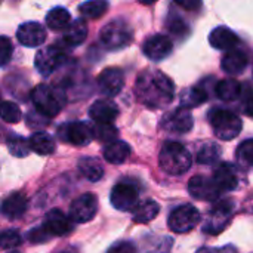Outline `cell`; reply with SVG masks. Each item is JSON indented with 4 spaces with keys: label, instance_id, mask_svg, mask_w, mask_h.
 I'll return each mask as SVG.
<instances>
[{
    "label": "cell",
    "instance_id": "cell-42",
    "mask_svg": "<svg viewBox=\"0 0 253 253\" xmlns=\"http://www.w3.org/2000/svg\"><path fill=\"white\" fill-rule=\"evenodd\" d=\"M169 30L172 33H182L185 30V22L179 18H175L170 24H169Z\"/></svg>",
    "mask_w": 253,
    "mask_h": 253
},
{
    "label": "cell",
    "instance_id": "cell-22",
    "mask_svg": "<svg viewBox=\"0 0 253 253\" xmlns=\"http://www.w3.org/2000/svg\"><path fill=\"white\" fill-rule=\"evenodd\" d=\"M221 67L228 74H240L248 67V55L243 50L231 49L222 56Z\"/></svg>",
    "mask_w": 253,
    "mask_h": 253
},
{
    "label": "cell",
    "instance_id": "cell-36",
    "mask_svg": "<svg viewBox=\"0 0 253 253\" xmlns=\"http://www.w3.org/2000/svg\"><path fill=\"white\" fill-rule=\"evenodd\" d=\"M119 132L113 125H98L93 129V138H96L101 142H105L107 145L117 141Z\"/></svg>",
    "mask_w": 253,
    "mask_h": 253
},
{
    "label": "cell",
    "instance_id": "cell-15",
    "mask_svg": "<svg viewBox=\"0 0 253 253\" xmlns=\"http://www.w3.org/2000/svg\"><path fill=\"white\" fill-rule=\"evenodd\" d=\"M16 39L27 47H37L46 42V30L37 22H25L18 27Z\"/></svg>",
    "mask_w": 253,
    "mask_h": 253
},
{
    "label": "cell",
    "instance_id": "cell-14",
    "mask_svg": "<svg viewBox=\"0 0 253 253\" xmlns=\"http://www.w3.org/2000/svg\"><path fill=\"white\" fill-rule=\"evenodd\" d=\"M172 47H173L172 40L168 36L156 34L145 40L142 50L147 58H150L153 61H162L172 53Z\"/></svg>",
    "mask_w": 253,
    "mask_h": 253
},
{
    "label": "cell",
    "instance_id": "cell-27",
    "mask_svg": "<svg viewBox=\"0 0 253 253\" xmlns=\"http://www.w3.org/2000/svg\"><path fill=\"white\" fill-rule=\"evenodd\" d=\"M79 170L80 173L90 182H96L104 176V168L98 159L93 157H83L79 160Z\"/></svg>",
    "mask_w": 253,
    "mask_h": 253
},
{
    "label": "cell",
    "instance_id": "cell-19",
    "mask_svg": "<svg viewBox=\"0 0 253 253\" xmlns=\"http://www.w3.org/2000/svg\"><path fill=\"white\" fill-rule=\"evenodd\" d=\"M212 179L216 184V187L221 190V193H224V191H233L239 185L237 172H236L234 166L230 165V163H221L215 169Z\"/></svg>",
    "mask_w": 253,
    "mask_h": 253
},
{
    "label": "cell",
    "instance_id": "cell-17",
    "mask_svg": "<svg viewBox=\"0 0 253 253\" xmlns=\"http://www.w3.org/2000/svg\"><path fill=\"white\" fill-rule=\"evenodd\" d=\"M117 116H119V108L110 99H98L89 108V117L96 125H113Z\"/></svg>",
    "mask_w": 253,
    "mask_h": 253
},
{
    "label": "cell",
    "instance_id": "cell-12",
    "mask_svg": "<svg viewBox=\"0 0 253 253\" xmlns=\"http://www.w3.org/2000/svg\"><path fill=\"white\" fill-rule=\"evenodd\" d=\"M188 191H190L191 197H194L197 200H203V202H215L222 194L221 190L213 182V179L206 178L203 175H197L190 179Z\"/></svg>",
    "mask_w": 253,
    "mask_h": 253
},
{
    "label": "cell",
    "instance_id": "cell-40",
    "mask_svg": "<svg viewBox=\"0 0 253 253\" xmlns=\"http://www.w3.org/2000/svg\"><path fill=\"white\" fill-rule=\"evenodd\" d=\"M50 237V234L42 227V228H37V230H33L30 234H28V240L31 243H40V242H46L47 239Z\"/></svg>",
    "mask_w": 253,
    "mask_h": 253
},
{
    "label": "cell",
    "instance_id": "cell-18",
    "mask_svg": "<svg viewBox=\"0 0 253 253\" xmlns=\"http://www.w3.org/2000/svg\"><path fill=\"white\" fill-rule=\"evenodd\" d=\"M43 228L50 236H65L71 231V221L61 209H52L44 219Z\"/></svg>",
    "mask_w": 253,
    "mask_h": 253
},
{
    "label": "cell",
    "instance_id": "cell-25",
    "mask_svg": "<svg viewBox=\"0 0 253 253\" xmlns=\"http://www.w3.org/2000/svg\"><path fill=\"white\" fill-rule=\"evenodd\" d=\"M130 156V147L123 141H114L104 148V159L111 165H122Z\"/></svg>",
    "mask_w": 253,
    "mask_h": 253
},
{
    "label": "cell",
    "instance_id": "cell-45",
    "mask_svg": "<svg viewBox=\"0 0 253 253\" xmlns=\"http://www.w3.org/2000/svg\"><path fill=\"white\" fill-rule=\"evenodd\" d=\"M178 4L182 6V7H187V9H197V7L202 6L199 1H178Z\"/></svg>",
    "mask_w": 253,
    "mask_h": 253
},
{
    "label": "cell",
    "instance_id": "cell-10",
    "mask_svg": "<svg viewBox=\"0 0 253 253\" xmlns=\"http://www.w3.org/2000/svg\"><path fill=\"white\" fill-rule=\"evenodd\" d=\"M58 136L65 142H70L77 147H83L93 139V129L87 123L73 122V123L62 125L58 129Z\"/></svg>",
    "mask_w": 253,
    "mask_h": 253
},
{
    "label": "cell",
    "instance_id": "cell-48",
    "mask_svg": "<svg viewBox=\"0 0 253 253\" xmlns=\"http://www.w3.org/2000/svg\"><path fill=\"white\" fill-rule=\"evenodd\" d=\"M61 253H74V252H61Z\"/></svg>",
    "mask_w": 253,
    "mask_h": 253
},
{
    "label": "cell",
    "instance_id": "cell-39",
    "mask_svg": "<svg viewBox=\"0 0 253 253\" xmlns=\"http://www.w3.org/2000/svg\"><path fill=\"white\" fill-rule=\"evenodd\" d=\"M27 123H28V126L33 127V129H42V127H44V126L49 123V120H47V117H44V116L40 114L39 111H37V113L31 111V113H28V116H27Z\"/></svg>",
    "mask_w": 253,
    "mask_h": 253
},
{
    "label": "cell",
    "instance_id": "cell-26",
    "mask_svg": "<svg viewBox=\"0 0 253 253\" xmlns=\"http://www.w3.org/2000/svg\"><path fill=\"white\" fill-rule=\"evenodd\" d=\"M160 212V206L154 200H145L142 203H138V206L133 209L132 219L136 224H147L151 222Z\"/></svg>",
    "mask_w": 253,
    "mask_h": 253
},
{
    "label": "cell",
    "instance_id": "cell-9",
    "mask_svg": "<svg viewBox=\"0 0 253 253\" xmlns=\"http://www.w3.org/2000/svg\"><path fill=\"white\" fill-rule=\"evenodd\" d=\"M64 62H65V53L62 49L56 46H47L39 49L34 59L36 68L43 77L53 74L59 67H62Z\"/></svg>",
    "mask_w": 253,
    "mask_h": 253
},
{
    "label": "cell",
    "instance_id": "cell-11",
    "mask_svg": "<svg viewBox=\"0 0 253 253\" xmlns=\"http://www.w3.org/2000/svg\"><path fill=\"white\" fill-rule=\"evenodd\" d=\"M98 212V200L93 194L87 193L77 197L70 206V219L77 224L89 222Z\"/></svg>",
    "mask_w": 253,
    "mask_h": 253
},
{
    "label": "cell",
    "instance_id": "cell-13",
    "mask_svg": "<svg viewBox=\"0 0 253 253\" xmlns=\"http://www.w3.org/2000/svg\"><path fill=\"white\" fill-rule=\"evenodd\" d=\"M125 86V76L120 68H105L98 76V87L102 92V95L107 96H116L122 92Z\"/></svg>",
    "mask_w": 253,
    "mask_h": 253
},
{
    "label": "cell",
    "instance_id": "cell-38",
    "mask_svg": "<svg viewBox=\"0 0 253 253\" xmlns=\"http://www.w3.org/2000/svg\"><path fill=\"white\" fill-rule=\"evenodd\" d=\"M12 52H13L12 42L7 37L0 36V65L9 62V59L12 58Z\"/></svg>",
    "mask_w": 253,
    "mask_h": 253
},
{
    "label": "cell",
    "instance_id": "cell-33",
    "mask_svg": "<svg viewBox=\"0 0 253 253\" xmlns=\"http://www.w3.org/2000/svg\"><path fill=\"white\" fill-rule=\"evenodd\" d=\"M7 150L15 157H25L31 151L30 145H28V139H25L19 135H10L7 138Z\"/></svg>",
    "mask_w": 253,
    "mask_h": 253
},
{
    "label": "cell",
    "instance_id": "cell-24",
    "mask_svg": "<svg viewBox=\"0 0 253 253\" xmlns=\"http://www.w3.org/2000/svg\"><path fill=\"white\" fill-rule=\"evenodd\" d=\"M28 145L30 150L40 154V156H49L53 154L56 150V144L53 141V138L46 133V132H36L30 136L28 139Z\"/></svg>",
    "mask_w": 253,
    "mask_h": 253
},
{
    "label": "cell",
    "instance_id": "cell-37",
    "mask_svg": "<svg viewBox=\"0 0 253 253\" xmlns=\"http://www.w3.org/2000/svg\"><path fill=\"white\" fill-rule=\"evenodd\" d=\"M22 237L16 230H6L0 233V249H15L21 245Z\"/></svg>",
    "mask_w": 253,
    "mask_h": 253
},
{
    "label": "cell",
    "instance_id": "cell-34",
    "mask_svg": "<svg viewBox=\"0 0 253 253\" xmlns=\"http://www.w3.org/2000/svg\"><path fill=\"white\" fill-rule=\"evenodd\" d=\"M0 119L6 123H18L22 119L19 107L12 101L0 102Z\"/></svg>",
    "mask_w": 253,
    "mask_h": 253
},
{
    "label": "cell",
    "instance_id": "cell-47",
    "mask_svg": "<svg viewBox=\"0 0 253 253\" xmlns=\"http://www.w3.org/2000/svg\"><path fill=\"white\" fill-rule=\"evenodd\" d=\"M7 253H19V252H16V251H10V252H7Z\"/></svg>",
    "mask_w": 253,
    "mask_h": 253
},
{
    "label": "cell",
    "instance_id": "cell-30",
    "mask_svg": "<svg viewBox=\"0 0 253 253\" xmlns=\"http://www.w3.org/2000/svg\"><path fill=\"white\" fill-rule=\"evenodd\" d=\"M71 22V15L65 7H53L46 15V24L50 30H65Z\"/></svg>",
    "mask_w": 253,
    "mask_h": 253
},
{
    "label": "cell",
    "instance_id": "cell-1",
    "mask_svg": "<svg viewBox=\"0 0 253 253\" xmlns=\"http://www.w3.org/2000/svg\"><path fill=\"white\" fill-rule=\"evenodd\" d=\"M135 93L141 104L148 108L168 107L175 95L172 80L159 70L142 71L135 83Z\"/></svg>",
    "mask_w": 253,
    "mask_h": 253
},
{
    "label": "cell",
    "instance_id": "cell-2",
    "mask_svg": "<svg viewBox=\"0 0 253 253\" xmlns=\"http://www.w3.org/2000/svg\"><path fill=\"white\" fill-rule=\"evenodd\" d=\"M160 168L169 173V175H184L193 163L190 151L179 142L168 141L162 147L160 156H159Z\"/></svg>",
    "mask_w": 253,
    "mask_h": 253
},
{
    "label": "cell",
    "instance_id": "cell-31",
    "mask_svg": "<svg viewBox=\"0 0 253 253\" xmlns=\"http://www.w3.org/2000/svg\"><path fill=\"white\" fill-rule=\"evenodd\" d=\"M107 9H108V3L104 0H90V1H84L83 4L79 6L82 16L90 18V19L102 16Z\"/></svg>",
    "mask_w": 253,
    "mask_h": 253
},
{
    "label": "cell",
    "instance_id": "cell-6",
    "mask_svg": "<svg viewBox=\"0 0 253 253\" xmlns=\"http://www.w3.org/2000/svg\"><path fill=\"white\" fill-rule=\"evenodd\" d=\"M200 222V212L193 205H182L173 209L169 215L168 225L176 234H187L193 231Z\"/></svg>",
    "mask_w": 253,
    "mask_h": 253
},
{
    "label": "cell",
    "instance_id": "cell-3",
    "mask_svg": "<svg viewBox=\"0 0 253 253\" xmlns=\"http://www.w3.org/2000/svg\"><path fill=\"white\" fill-rule=\"evenodd\" d=\"M31 101L36 110L44 117H55L65 105V93L58 86L39 84L31 92Z\"/></svg>",
    "mask_w": 253,
    "mask_h": 253
},
{
    "label": "cell",
    "instance_id": "cell-35",
    "mask_svg": "<svg viewBox=\"0 0 253 253\" xmlns=\"http://www.w3.org/2000/svg\"><path fill=\"white\" fill-rule=\"evenodd\" d=\"M236 159L240 166L251 168L253 166V139H248L242 142L236 151Z\"/></svg>",
    "mask_w": 253,
    "mask_h": 253
},
{
    "label": "cell",
    "instance_id": "cell-46",
    "mask_svg": "<svg viewBox=\"0 0 253 253\" xmlns=\"http://www.w3.org/2000/svg\"><path fill=\"white\" fill-rule=\"evenodd\" d=\"M248 212L253 213V202H251V203H249V206H248Z\"/></svg>",
    "mask_w": 253,
    "mask_h": 253
},
{
    "label": "cell",
    "instance_id": "cell-28",
    "mask_svg": "<svg viewBox=\"0 0 253 253\" xmlns=\"http://www.w3.org/2000/svg\"><path fill=\"white\" fill-rule=\"evenodd\" d=\"M206 101H208V93H206V90H203L199 86L187 87L181 93V107L185 110L199 107V105L205 104Z\"/></svg>",
    "mask_w": 253,
    "mask_h": 253
},
{
    "label": "cell",
    "instance_id": "cell-32",
    "mask_svg": "<svg viewBox=\"0 0 253 253\" xmlns=\"http://www.w3.org/2000/svg\"><path fill=\"white\" fill-rule=\"evenodd\" d=\"M219 156H221L219 147L216 144H213V142H208V144H205L199 150V153H197V162L202 163V165H213V163L218 162Z\"/></svg>",
    "mask_w": 253,
    "mask_h": 253
},
{
    "label": "cell",
    "instance_id": "cell-29",
    "mask_svg": "<svg viewBox=\"0 0 253 253\" xmlns=\"http://www.w3.org/2000/svg\"><path fill=\"white\" fill-rule=\"evenodd\" d=\"M240 93H242V86L237 80L224 79V80L218 82V84H216V95L219 99H222L225 102L237 99L240 96Z\"/></svg>",
    "mask_w": 253,
    "mask_h": 253
},
{
    "label": "cell",
    "instance_id": "cell-16",
    "mask_svg": "<svg viewBox=\"0 0 253 253\" xmlns=\"http://www.w3.org/2000/svg\"><path fill=\"white\" fill-rule=\"evenodd\" d=\"M193 125H194L193 114L190 113V110H185L182 107L169 113L163 120L165 129L173 133H187L193 129Z\"/></svg>",
    "mask_w": 253,
    "mask_h": 253
},
{
    "label": "cell",
    "instance_id": "cell-4",
    "mask_svg": "<svg viewBox=\"0 0 253 253\" xmlns=\"http://www.w3.org/2000/svg\"><path fill=\"white\" fill-rule=\"evenodd\" d=\"M209 122L213 127L215 135L222 141L234 139L242 132V120L230 110L215 108L209 113Z\"/></svg>",
    "mask_w": 253,
    "mask_h": 253
},
{
    "label": "cell",
    "instance_id": "cell-8",
    "mask_svg": "<svg viewBox=\"0 0 253 253\" xmlns=\"http://www.w3.org/2000/svg\"><path fill=\"white\" fill-rule=\"evenodd\" d=\"M138 199H139V191L136 185L129 181H122L116 184L110 196L111 205L122 212L133 211L138 206Z\"/></svg>",
    "mask_w": 253,
    "mask_h": 253
},
{
    "label": "cell",
    "instance_id": "cell-44",
    "mask_svg": "<svg viewBox=\"0 0 253 253\" xmlns=\"http://www.w3.org/2000/svg\"><path fill=\"white\" fill-rule=\"evenodd\" d=\"M245 114L253 119V93H251L246 99H245V105H243Z\"/></svg>",
    "mask_w": 253,
    "mask_h": 253
},
{
    "label": "cell",
    "instance_id": "cell-23",
    "mask_svg": "<svg viewBox=\"0 0 253 253\" xmlns=\"http://www.w3.org/2000/svg\"><path fill=\"white\" fill-rule=\"evenodd\" d=\"M86 36H87V24L84 22V19H74L65 28L64 43L68 47H74V46H79L80 43H83Z\"/></svg>",
    "mask_w": 253,
    "mask_h": 253
},
{
    "label": "cell",
    "instance_id": "cell-20",
    "mask_svg": "<svg viewBox=\"0 0 253 253\" xmlns=\"http://www.w3.org/2000/svg\"><path fill=\"white\" fill-rule=\"evenodd\" d=\"M209 43L212 44V47L218 50H231V49H236V44L239 43V37L230 28L218 27L211 33Z\"/></svg>",
    "mask_w": 253,
    "mask_h": 253
},
{
    "label": "cell",
    "instance_id": "cell-41",
    "mask_svg": "<svg viewBox=\"0 0 253 253\" xmlns=\"http://www.w3.org/2000/svg\"><path fill=\"white\" fill-rule=\"evenodd\" d=\"M108 253H133V246L127 242H122L114 245Z\"/></svg>",
    "mask_w": 253,
    "mask_h": 253
},
{
    "label": "cell",
    "instance_id": "cell-43",
    "mask_svg": "<svg viewBox=\"0 0 253 253\" xmlns=\"http://www.w3.org/2000/svg\"><path fill=\"white\" fill-rule=\"evenodd\" d=\"M197 253H237L234 248L231 246H227L224 249H208V248H202Z\"/></svg>",
    "mask_w": 253,
    "mask_h": 253
},
{
    "label": "cell",
    "instance_id": "cell-7",
    "mask_svg": "<svg viewBox=\"0 0 253 253\" xmlns=\"http://www.w3.org/2000/svg\"><path fill=\"white\" fill-rule=\"evenodd\" d=\"M234 213V203L231 200L218 202L208 213V218L203 225V231L212 236L222 233L230 224Z\"/></svg>",
    "mask_w": 253,
    "mask_h": 253
},
{
    "label": "cell",
    "instance_id": "cell-5",
    "mask_svg": "<svg viewBox=\"0 0 253 253\" xmlns=\"http://www.w3.org/2000/svg\"><path fill=\"white\" fill-rule=\"evenodd\" d=\"M99 37L107 49L117 50V49H123L127 44H130L133 36H132L130 27L125 21L114 19L102 27Z\"/></svg>",
    "mask_w": 253,
    "mask_h": 253
},
{
    "label": "cell",
    "instance_id": "cell-21",
    "mask_svg": "<svg viewBox=\"0 0 253 253\" xmlns=\"http://www.w3.org/2000/svg\"><path fill=\"white\" fill-rule=\"evenodd\" d=\"M28 206V200L25 197V194L22 193H13L12 196H9L3 205H1V213L7 218V219H18L21 218Z\"/></svg>",
    "mask_w": 253,
    "mask_h": 253
}]
</instances>
